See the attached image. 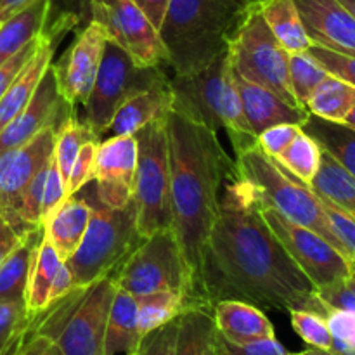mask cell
<instances>
[{"label":"cell","mask_w":355,"mask_h":355,"mask_svg":"<svg viewBox=\"0 0 355 355\" xmlns=\"http://www.w3.org/2000/svg\"><path fill=\"white\" fill-rule=\"evenodd\" d=\"M259 193L236 170L220 191V210L207 241L201 297L208 307L241 300L262 311L324 315L314 284L293 262L260 211Z\"/></svg>","instance_id":"1"},{"label":"cell","mask_w":355,"mask_h":355,"mask_svg":"<svg viewBox=\"0 0 355 355\" xmlns=\"http://www.w3.org/2000/svg\"><path fill=\"white\" fill-rule=\"evenodd\" d=\"M166 134L172 227L189 272L187 309H210L201 297V267L220 210L222 186L236 170L234 159L222 148L217 132L173 110L166 114Z\"/></svg>","instance_id":"2"},{"label":"cell","mask_w":355,"mask_h":355,"mask_svg":"<svg viewBox=\"0 0 355 355\" xmlns=\"http://www.w3.org/2000/svg\"><path fill=\"white\" fill-rule=\"evenodd\" d=\"M248 2V0H246ZM241 0H172L159 28L173 75H193L227 52L245 3Z\"/></svg>","instance_id":"3"},{"label":"cell","mask_w":355,"mask_h":355,"mask_svg":"<svg viewBox=\"0 0 355 355\" xmlns=\"http://www.w3.org/2000/svg\"><path fill=\"white\" fill-rule=\"evenodd\" d=\"M170 87L173 94L172 110L215 132L224 128L231 139L232 149L257 141L243 113L227 52L201 71L173 75Z\"/></svg>","instance_id":"4"},{"label":"cell","mask_w":355,"mask_h":355,"mask_svg":"<svg viewBox=\"0 0 355 355\" xmlns=\"http://www.w3.org/2000/svg\"><path fill=\"white\" fill-rule=\"evenodd\" d=\"M92 207L82 245L66 260L75 288H85L106 276H114L121 263L142 243L137 229V207L134 200L121 208H107L94 191L82 189Z\"/></svg>","instance_id":"5"},{"label":"cell","mask_w":355,"mask_h":355,"mask_svg":"<svg viewBox=\"0 0 355 355\" xmlns=\"http://www.w3.org/2000/svg\"><path fill=\"white\" fill-rule=\"evenodd\" d=\"M234 155L236 175L248 180L255 187L262 203L272 207L293 224L318 232L347 257L329 227L321 200L311 187L288 173L276 159L267 156L257 141L236 148Z\"/></svg>","instance_id":"6"},{"label":"cell","mask_w":355,"mask_h":355,"mask_svg":"<svg viewBox=\"0 0 355 355\" xmlns=\"http://www.w3.org/2000/svg\"><path fill=\"white\" fill-rule=\"evenodd\" d=\"M114 291V277H101L38 311L42 331L54 338L61 355H104Z\"/></svg>","instance_id":"7"},{"label":"cell","mask_w":355,"mask_h":355,"mask_svg":"<svg viewBox=\"0 0 355 355\" xmlns=\"http://www.w3.org/2000/svg\"><path fill=\"white\" fill-rule=\"evenodd\" d=\"M288 55L267 26L257 0H248L227 42V58L232 71L246 82L270 90L286 103L300 106L291 92Z\"/></svg>","instance_id":"8"},{"label":"cell","mask_w":355,"mask_h":355,"mask_svg":"<svg viewBox=\"0 0 355 355\" xmlns=\"http://www.w3.org/2000/svg\"><path fill=\"white\" fill-rule=\"evenodd\" d=\"M170 113V111H168ZM137 170L134 203L137 207V229L149 238L162 229L172 227L170 205V153L166 116L158 118L135 134Z\"/></svg>","instance_id":"9"},{"label":"cell","mask_w":355,"mask_h":355,"mask_svg":"<svg viewBox=\"0 0 355 355\" xmlns=\"http://www.w3.org/2000/svg\"><path fill=\"white\" fill-rule=\"evenodd\" d=\"M165 80H168V75L163 66H139L123 49L107 40L92 92L83 106V125L101 141L125 101Z\"/></svg>","instance_id":"10"},{"label":"cell","mask_w":355,"mask_h":355,"mask_svg":"<svg viewBox=\"0 0 355 355\" xmlns=\"http://www.w3.org/2000/svg\"><path fill=\"white\" fill-rule=\"evenodd\" d=\"M113 277L118 288L135 298L156 291H175L182 295L187 309L189 272L173 227L142 239Z\"/></svg>","instance_id":"11"},{"label":"cell","mask_w":355,"mask_h":355,"mask_svg":"<svg viewBox=\"0 0 355 355\" xmlns=\"http://www.w3.org/2000/svg\"><path fill=\"white\" fill-rule=\"evenodd\" d=\"M263 220L276 234L281 245L309 277L315 290L349 279L352 260L343 255L318 232L293 224L269 205H260Z\"/></svg>","instance_id":"12"},{"label":"cell","mask_w":355,"mask_h":355,"mask_svg":"<svg viewBox=\"0 0 355 355\" xmlns=\"http://www.w3.org/2000/svg\"><path fill=\"white\" fill-rule=\"evenodd\" d=\"M90 19L99 21L107 40L123 49L139 66L166 64V51L159 31L134 0H92Z\"/></svg>","instance_id":"13"},{"label":"cell","mask_w":355,"mask_h":355,"mask_svg":"<svg viewBox=\"0 0 355 355\" xmlns=\"http://www.w3.org/2000/svg\"><path fill=\"white\" fill-rule=\"evenodd\" d=\"M55 132L58 127L51 125L24 144L0 151V215L21 236L30 232L21 220L23 194L35 173L54 155Z\"/></svg>","instance_id":"14"},{"label":"cell","mask_w":355,"mask_h":355,"mask_svg":"<svg viewBox=\"0 0 355 355\" xmlns=\"http://www.w3.org/2000/svg\"><path fill=\"white\" fill-rule=\"evenodd\" d=\"M106 42L107 33L103 24L90 19L62 58L58 62H52L59 92L69 106H85L99 71Z\"/></svg>","instance_id":"15"},{"label":"cell","mask_w":355,"mask_h":355,"mask_svg":"<svg viewBox=\"0 0 355 355\" xmlns=\"http://www.w3.org/2000/svg\"><path fill=\"white\" fill-rule=\"evenodd\" d=\"M137 153L135 135H111L99 142L94 187L104 207L121 208L134 200Z\"/></svg>","instance_id":"16"},{"label":"cell","mask_w":355,"mask_h":355,"mask_svg":"<svg viewBox=\"0 0 355 355\" xmlns=\"http://www.w3.org/2000/svg\"><path fill=\"white\" fill-rule=\"evenodd\" d=\"M73 110L75 107L69 106L59 92L54 69L51 64L30 103L0 132V151L24 144L45 127H51V125L59 127L62 118Z\"/></svg>","instance_id":"17"},{"label":"cell","mask_w":355,"mask_h":355,"mask_svg":"<svg viewBox=\"0 0 355 355\" xmlns=\"http://www.w3.org/2000/svg\"><path fill=\"white\" fill-rule=\"evenodd\" d=\"M312 45L355 58V17L338 0H293Z\"/></svg>","instance_id":"18"},{"label":"cell","mask_w":355,"mask_h":355,"mask_svg":"<svg viewBox=\"0 0 355 355\" xmlns=\"http://www.w3.org/2000/svg\"><path fill=\"white\" fill-rule=\"evenodd\" d=\"M234 82L243 104V113H245L255 137L269 127L279 123H293L302 127L311 114L307 107L293 106L270 90L255 85L252 82H246L236 73Z\"/></svg>","instance_id":"19"},{"label":"cell","mask_w":355,"mask_h":355,"mask_svg":"<svg viewBox=\"0 0 355 355\" xmlns=\"http://www.w3.org/2000/svg\"><path fill=\"white\" fill-rule=\"evenodd\" d=\"M90 214L92 207L89 200L83 196L82 191H78L76 194L64 198L44 220L45 234L49 236L62 262L71 259L73 253L82 245Z\"/></svg>","instance_id":"20"},{"label":"cell","mask_w":355,"mask_h":355,"mask_svg":"<svg viewBox=\"0 0 355 355\" xmlns=\"http://www.w3.org/2000/svg\"><path fill=\"white\" fill-rule=\"evenodd\" d=\"M215 328L220 336L232 343H250L274 338L272 322L262 309L241 300H220L211 307Z\"/></svg>","instance_id":"21"},{"label":"cell","mask_w":355,"mask_h":355,"mask_svg":"<svg viewBox=\"0 0 355 355\" xmlns=\"http://www.w3.org/2000/svg\"><path fill=\"white\" fill-rule=\"evenodd\" d=\"M173 104L170 78L125 101L114 113L106 134L135 135L142 127L168 114Z\"/></svg>","instance_id":"22"},{"label":"cell","mask_w":355,"mask_h":355,"mask_svg":"<svg viewBox=\"0 0 355 355\" xmlns=\"http://www.w3.org/2000/svg\"><path fill=\"white\" fill-rule=\"evenodd\" d=\"M54 19L52 0H31L0 23V64L37 40Z\"/></svg>","instance_id":"23"},{"label":"cell","mask_w":355,"mask_h":355,"mask_svg":"<svg viewBox=\"0 0 355 355\" xmlns=\"http://www.w3.org/2000/svg\"><path fill=\"white\" fill-rule=\"evenodd\" d=\"M66 198V187L55 165L54 155L35 173L21 203V220L28 231L44 224L45 218Z\"/></svg>","instance_id":"24"},{"label":"cell","mask_w":355,"mask_h":355,"mask_svg":"<svg viewBox=\"0 0 355 355\" xmlns=\"http://www.w3.org/2000/svg\"><path fill=\"white\" fill-rule=\"evenodd\" d=\"M44 236V224L24 234L19 245L0 263V302L26 300L28 281Z\"/></svg>","instance_id":"25"},{"label":"cell","mask_w":355,"mask_h":355,"mask_svg":"<svg viewBox=\"0 0 355 355\" xmlns=\"http://www.w3.org/2000/svg\"><path fill=\"white\" fill-rule=\"evenodd\" d=\"M141 340L137 298L116 286L107 318L104 355H134Z\"/></svg>","instance_id":"26"},{"label":"cell","mask_w":355,"mask_h":355,"mask_svg":"<svg viewBox=\"0 0 355 355\" xmlns=\"http://www.w3.org/2000/svg\"><path fill=\"white\" fill-rule=\"evenodd\" d=\"M257 6L267 26L288 54L305 52L312 47L293 0H257Z\"/></svg>","instance_id":"27"},{"label":"cell","mask_w":355,"mask_h":355,"mask_svg":"<svg viewBox=\"0 0 355 355\" xmlns=\"http://www.w3.org/2000/svg\"><path fill=\"white\" fill-rule=\"evenodd\" d=\"M302 130L311 135L319 148L328 153L340 166L355 177V130L345 123L324 120L315 114H309Z\"/></svg>","instance_id":"28"},{"label":"cell","mask_w":355,"mask_h":355,"mask_svg":"<svg viewBox=\"0 0 355 355\" xmlns=\"http://www.w3.org/2000/svg\"><path fill=\"white\" fill-rule=\"evenodd\" d=\"M217 328L211 309L193 307L179 315L175 355H215Z\"/></svg>","instance_id":"29"},{"label":"cell","mask_w":355,"mask_h":355,"mask_svg":"<svg viewBox=\"0 0 355 355\" xmlns=\"http://www.w3.org/2000/svg\"><path fill=\"white\" fill-rule=\"evenodd\" d=\"M311 189L355 217V177L340 166L328 153L322 151L321 166L312 180Z\"/></svg>","instance_id":"30"},{"label":"cell","mask_w":355,"mask_h":355,"mask_svg":"<svg viewBox=\"0 0 355 355\" xmlns=\"http://www.w3.org/2000/svg\"><path fill=\"white\" fill-rule=\"evenodd\" d=\"M355 106V87L338 76L329 75L309 97L307 111L324 120L343 123Z\"/></svg>","instance_id":"31"},{"label":"cell","mask_w":355,"mask_h":355,"mask_svg":"<svg viewBox=\"0 0 355 355\" xmlns=\"http://www.w3.org/2000/svg\"><path fill=\"white\" fill-rule=\"evenodd\" d=\"M61 263L62 260L59 259L54 245H52L51 239L44 231L33 267H31L30 281H28L26 300H24L28 312H38L47 307L52 281H54L55 272L61 267Z\"/></svg>","instance_id":"32"},{"label":"cell","mask_w":355,"mask_h":355,"mask_svg":"<svg viewBox=\"0 0 355 355\" xmlns=\"http://www.w3.org/2000/svg\"><path fill=\"white\" fill-rule=\"evenodd\" d=\"M186 311V302L175 291H156L137 297V321L141 335L155 331Z\"/></svg>","instance_id":"33"},{"label":"cell","mask_w":355,"mask_h":355,"mask_svg":"<svg viewBox=\"0 0 355 355\" xmlns=\"http://www.w3.org/2000/svg\"><path fill=\"white\" fill-rule=\"evenodd\" d=\"M87 141H99L89 128L76 118L75 110L69 111L62 121L59 123L58 132H55V146H54V159L58 165L59 173L62 177V182L68 184L69 172L78 156L80 148Z\"/></svg>","instance_id":"34"},{"label":"cell","mask_w":355,"mask_h":355,"mask_svg":"<svg viewBox=\"0 0 355 355\" xmlns=\"http://www.w3.org/2000/svg\"><path fill=\"white\" fill-rule=\"evenodd\" d=\"M321 156L322 151L319 148L318 142L300 130V134L293 139L290 146L281 153L276 159L288 173L297 177L298 180L311 187L312 180H314L315 173H318L319 166H321Z\"/></svg>","instance_id":"35"},{"label":"cell","mask_w":355,"mask_h":355,"mask_svg":"<svg viewBox=\"0 0 355 355\" xmlns=\"http://www.w3.org/2000/svg\"><path fill=\"white\" fill-rule=\"evenodd\" d=\"M288 75L295 99L305 107L309 97L321 85L322 80L328 78L329 73L319 64L311 52L305 51L288 55Z\"/></svg>","instance_id":"36"},{"label":"cell","mask_w":355,"mask_h":355,"mask_svg":"<svg viewBox=\"0 0 355 355\" xmlns=\"http://www.w3.org/2000/svg\"><path fill=\"white\" fill-rule=\"evenodd\" d=\"M33 314L26 302H0V355H14L24 342Z\"/></svg>","instance_id":"37"},{"label":"cell","mask_w":355,"mask_h":355,"mask_svg":"<svg viewBox=\"0 0 355 355\" xmlns=\"http://www.w3.org/2000/svg\"><path fill=\"white\" fill-rule=\"evenodd\" d=\"M290 321L295 333L312 349L331 352L333 336L326 318L314 311H290Z\"/></svg>","instance_id":"38"},{"label":"cell","mask_w":355,"mask_h":355,"mask_svg":"<svg viewBox=\"0 0 355 355\" xmlns=\"http://www.w3.org/2000/svg\"><path fill=\"white\" fill-rule=\"evenodd\" d=\"M319 200H321L322 210H324L333 234L336 236L347 257L350 260H355V217L347 214L340 207H336L331 201L324 200V198L319 196Z\"/></svg>","instance_id":"39"},{"label":"cell","mask_w":355,"mask_h":355,"mask_svg":"<svg viewBox=\"0 0 355 355\" xmlns=\"http://www.w3.org/2000/svg\"><path fill=\"white\" fill-rule=\"evenodd\" d=\"M99 142L101 141H87L80 148L78 156H76L75 163L71 166V172H69L68 184H66V198L71 196V194H76L94 180L97 146H99Z\"/></svg>","instance_id":"40"},{"label":"cell","mask_w":355,"mask_h":355,"mask_svg":"<svg viewBox=\"0 0 355 355\" xmlns=\"http://www.w3.org/2000/svg\"><path fill=\"white\" fill-rule=\"evenodd\" d=\"M324 318L333 336L331 352L355 350V312L324 305Z\"/></svg>","instance_id":"41"},{"label":"cell","mask_w":355,"mask_h":355,"mask_svg":"<svg viewBox=\"0 0 355 355\" xmlns=\"http://www.w3.org/2000/svg\"><path fill=\"white\" fill-rule=\"evenodd\" d=\"M179 318L142 336L134 355H175Z\"/></svg>","instance_id":"42"},{"label":"cell","mask_w":355,"mask_h":355,"mask_svg":"<svg viewBox=\"0 0 355 355\" xmlns=\"http://www.w3.org/2000/svg\"><path fill=\"white\" fill-rule=\"evenodd\" d=\"M277 338L257 340L250 343H232L217 333L215 342V355H290Z\"/></svg>","instance_id":"43"},{"label":"cell","mask_w":355,"mask_h":355,"mask_svg":"<svg viewBox=\"0 0 355 355\" xmlns=\"http://www.w3.org/2000/svg\"><path fill=\"white\" fill-rule=\"evenodd\" d=\"M30 2L31 0H0V23ZM90 3H92V0H52L54 17L59 14H73V16L78 17L80 23L85 17H89L90 21Z\"/></svg>","instance_id":"44"},{"label":"cell","mask_w":355,"mask_h":355,"mask_svg":"<svg viewBox=\"0 0 355 355\" xmlns=\"http://www.w3.org/2000/svg\"><path fill=\"white\" fill-rule=\"evenodd\" d=\"M300 125L293 123H279L269 127L262 134L257 135V144L270 158H277L288 146L293 142V139L300 134Z\"/></svg>","instance_id":"45"},{"label":"cell","mask_w":355,"mask_h":355,"mask_svg":"<svg viewBox=\"0 0 355 355\" xmlns=\"http://www.w3.org/2000/svg\"><path fill=\"white\" fill-rule=\"evenodd\" d=\"M312 55L318 59L319 64L333 76H338L343 82L350 83L355 87V58L352 55H343L338 52L328 51V49L318 47V45H312L309 49Z\"/></svg>","instance_id":"46"},{"label":"cell","mask_w":355,"mask_h":355,"mask_svg":"<svg viewBox=\"0 0 355 355\" xmlns=\"http://www.w3.org/2000/svg\"><path fill=\"white\" fill-rule=\"evenodd\" d=\"M31 314H33V318H31L26 338L14 355H61L54 338L42 331L40 314L38 312H31Z\"/></svg>","instance_id":"47"},{"label":"cell","mask_w":355,"mask_h":355,"mask_svg":"<svg viewBox=\"0 0 355 355\" xmlns=\"http://www.w3.org/2000/svg\"><path fill=\"white\" fill-rule=\"evenodd\" d=\"M315 293L326 307L355 312V286L349 279L319 288Z\"/></svg>","instance_id":"48"},{"label":"cell","mask_w":355,"mask_h":355,"mask_svg":"<svg viewBox=\"0 0 355 355\" xmlns=\"http://www.w3.org/2000/svg\"><path fill=\"white\" fill-rule=\"evenodd\" d=\"M40 37H38L37 40L31 42V44H28L26 47L21 49L17 54H14L12 58H9L7 61H3L2 64H0V99H2L3 94L7 92V89L12 85L14 80L17 78V75L23 71V68L28 64V61L33 58L35 51H37L38 47V42H40Z\"/></svg>","instance_id":"49"},{"label":"cell","mask_w":355,"mask_h":355,"mask_svg":"<svg viewBox=\"0 0 355 355\" xmlns=\"http://www.w3.org/2000/svg\"><path fill=\"white\" fill-rule=\"evenodd\" d=\"M134 2L135 6L148 16V19L151 21L153 26L159 31L172 0H134Z\"/></svg>","instance_id":"50"},{"label":"cell","mask_w":355,"mask_h":355,"mask_svg":"<svg viewBox=\"0 0 355 355\" xmlns=\"http://www.w3.org/2000/svg\"><path fill=\"white\" fill-rule=\"evenodd\" d=\"M71 290H75V284H73V274L69 270L68 263L62 262L61 267L58 269L55 272L54 281H52V286H51V293H49V304L58 298L64 297L66 293H69Z\"/></svg>","instance_id":"51"},{"label":"cell","mask_w":355,"mask_h":355,"mask_svg":"<svg viewBox=\"0 0 355 355\" xmlns=\"http://www.w3.org/2000/svg\"><path fill=\"white\" fill-rule=\"evenodd\" d=\"M24 236L17 234L12 227H10L9 222L0 215V263L7 259L10 252L16 248L21 243Z\"/></svg>","instance_id":"52"},{"label":"cell","mask_w":355,"mask_h":355,"mask_svg":"<svg viewBox=\"0 0 355 355\" xmlns=\"http://www.w3.org/2000/svg\"><path fill=\"white\" fill-rule=\"evenodd\" d=\"M290 355H335V354L326 352V350L312 349V347H309L307 350H302V352H295V354H290Z\"/></svg>","instance_id":"53"},{"label":"cell","mask_w":355,"mask_h":355,"mask_svg":"<svg viewBox=\"0 0 355 355\" xmlns=\"http://www.w3.org/2000/svg\"><path fill=\"white\" fill-rule=\"evenodd\" d=\"M338 2L355 17V0H338Z\"/></svg>","instance_id":"54"},{"label":"cell","mask_w":355,"mask_h":355,"mask_svg":"<svg viewBox=\"0 0 355 355\" xmlns=\"http://www.w3.org/2000/svg\"><path fill=\"white\" fill-rule=\"evenodd\" d=\"M343 123H345V125H349L350 128H354V130H355V106L352 107V111H350V113H349V116L345 118V121H343Z\"/></svg>","instance_id":"55"},{"label":"cell","mask_w":355,"mask_h":355,"mask_svg":"<svg viewBox=\"0 0 355 355\" xmlns=\"http://www.w3.org/2000/svg\"><path fill=\"white\" fill-rule=\"evenodd\" d=\"M349 281L355 286V260H352V263H350V276H349Z\"/></svg>","instance_id":"56"},{"label":"cell","mask_w":355,"mask_h":355,"mask_svg":"<svg viewBox=\"0 0 355 355\" xmlns=\"http://www.w3.org/2000/svg\"><path fill=\"white\" fill-rule=\"evenodd\" d=\"M335 355H355V350H340V352H333Z\"/></svg>","instance_id":"57"},{"label":"cell","mask_w":355,"mask_h":355,"mask_svg":"<svg viewBox=\"0 0 355 355\" xmlns=\"http://www.w3.org/2000/svg\"><path fill=\"white\" fill-rule=\"evenodd\" d=\"M241 2H246V0H241Z\"/></svg>","instance_id":"58"}]
</instances>
